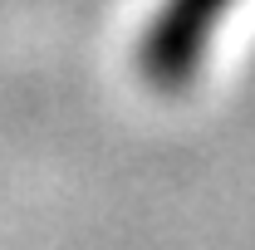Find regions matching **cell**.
I'll use <instances>...</instances> for the list:
<instances>
[{
  "label": "cell",
  "instance_id": "obj_1",
  "mask_svg": "<svg viewBox=\"0 0 255 250\" xmlns=\"http://www.w3.org/2000/svg\"><path fill=\"white\" fill-rule=\"evenodd\" d=\"M231 5L236 0H162L157 20L147 25L142 49H137L142 79L152 89H182L201 69V54Z\"/></svg>",
  "mask_w": 255,
  "mask_h": 250
}]
</instances>
